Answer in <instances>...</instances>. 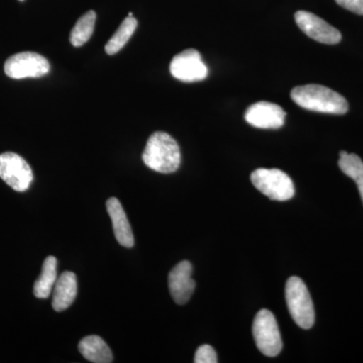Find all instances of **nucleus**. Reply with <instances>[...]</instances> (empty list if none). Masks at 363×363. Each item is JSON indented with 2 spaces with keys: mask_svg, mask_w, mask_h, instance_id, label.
Listing matches in <instances>:
<instances>
[{
  "mask_svg": "<svg viewBox=\"0 0 363 363\" xmlns=\"http://www.w3.org/2000/svg\"><path fill=\"white\" fill-rule=\"evenodd\" d=\"M58 260L55 257H48L43 264L42 274L33 286V295L39 298H47L51 295L57 279Z\"/></svg>",
  "mask_w": 363,
  "mask_h": 363,
  "instance_id": "2eb2a0df",
  "label": "nucleus"
},
{
  "mask_svg": "<svg viewBox=\"0 0 363 363\" xmlns=\"http://www.w3.org/2000/svg\"><path fill=\"white\" fill-rule=\"evenodd\" d=\"M95 23H96V13L94 11H89L83 14L72 30L71 44L74 47H81L87 43L94 32Z\"/></svg>",
  "mask_w": 363,
  "mask_h": 363,
  "instance_id": "a211bd4d",
  "label": "nucleus"
},
{
  "mask_svg": "<svg viewBox=\"0 0 363 363\" xmlns=\"http://www.w3.org/2000/svg\"><path fill=\"white\" fill-rule=\"evenodd\" d=\"M77 278L72 272H64L57 279L52 293V308L55 311L62 312L68 309L77 296Z\"/></svg>",
  "mask_w": 363,
  "mask_h": 363,
  "instance_id": "ddd939ff",
  "label": "nucleus"
},
{
  "mask_svg": "<svg viewBox=\"0 0 363 363\" xmlns=\"http://www.w3.org/2000/svg\"><path fill=\"white\" fill-rule=\"evenodd\" d=\"M252 334L257 347L266 357H277L283 350L278 322L269 310L262 309L257 313L253 320Z\"/></svg>",
  "mask_w": 363,
  "mask_h": 363,
  "instance_id": "39448f33",
  "label": "nucleus"
},
{
  "mask_svg": "<svg viewBox=\"0 0 363 363\" xmlns=\"http://www.w3.org/2000/svg\"><path fill=\"white\" fill-rule=\"evenodd\" d=\"M0 178L18 192H25L32 185V168L26 160L14 152L0 155Z\"/></svg>",
  "mask_w": 363,
  "mask_h": 363,
  "instance_id": "0eeeda50",
  "label": "nucleus"
},
{
  "mask_svg": "<svg viewBox=\"0 0 363 363\" xmlns=\"http://www.w3.org/2000/svg\"><path fill=\"white\" fill-rule=\"evenodd\" d=\"M195 363H216L218 362L217 359L216 351L212 346L204 344L200 346L195 353L194 357Z\"/></svg>",
  "mask_w": 363,
  "mask_h": 363,
  "instance_id": "6ab92c4d",
  "label": "nucleus"
},
{
  "mask_svg": "<svg viewBox=\"0 0 363 363\" xmlns=\"http://www.w3.org/2000/svg\"><path fill=\"white\" fill-rule=\"evenodd\" d=\"M293 101L307 111L329 114H345L348 102L330 88L318 84L298 86L291 91Z\"/></svg>",
  "mask_w": 363,
  "mask_h": 363,
  "instance_id": "f257e3e1",
  "label": "nucleus"
},
{
  "mask_svg": "<svg viewBox=\"0 0 363 363\" xmlns=\"http://www.w3.org/2000/svg\"><path fill=\"white\" fill-rule=\"evenodd\" d=\"M81 354L94 363H111L113 362V355L109 346L101 337L90 335L83 338L79 343Z\"/></svg>",
  "mask_w": 363,
  "mask_h": 363,
  "instance_id": "4468645a",
  "label": "nucleus"
},
{
  "mask_svg": "<svg viewBox=\"0 0 363 363\" xmlns=\"http://www.w3.org/2000/svg\"><path fill=\"white\" fill-rule=\"evenodd\" d=\"M136 28H138V21L133 16H128L105 45V51L107 54L116 55V52L121 51L126 43L130 40L131 35L135 32Z\"/></svg>",
  "mask_w": 363,
  "mask_h": 363,
  "instance_id": "f3484780",
  "label": "nucleus"
},
{
  "mask_svg": "<svg viewBox=\"0 0 363 363\" xmlns=\"http://www.w3.org/2000/svg\"><path fill=\"white\" fill-rule=\"evenodd\" d=\"M335 1L343 9L363 16V0H335Z\"/></svg>",
  "mask_w": 363,
  "mask_h": 363,
  "instance_id": "aec40b11",
  "label": "nucleus"
},
{
  "mask_svg": "<svg viewBox=\"0 0 363 363\" xmlns=\"http://www.w3.org/2000/svg\"><path fill=\"white\" fill-rule=\"evenodd\" d=\"M20 1H25V0H20Z\"/></svg>",
  "mask_w": 363,
  "mask_h": 363,
  "instance_id": "412c9836",
  "label": "nucleus"
},
{
  "mask_svg": "<svg viewBox=\"0 0 363 363\" xmlns=\"http://www.w3.org/2000/svg\"><path fill=\"white\" fill-rule=\"evenodd\" d=\"M250 180L259 192L274 201H288L295 195L292 179L281 169H255Z\"/></svg>",
  "mask_w": 363,
  "mask_h": 363,
  "instance_id": "20e7f679",
  "label": "nucleus"
},
{
  "mask_svg": "<svg viewBox=\"0 0 363 363\" xmlns=\"http://www.w3.org/2000/svg\"><path fill=\"white\" fill-rule=\"evenodd\" d=\"M172 76L182 82H199L206 79L208 68L201 55L195 49H188L177 55L169 65Z\"/></svg>",
  "mask_w": 363,
  "mask_h": 363,
  "instance_id": "6e6552de",
  "label": "nucleus"
},
{
  "mask_svg": "<svg viewBox=\"0 0 363 363\" xmlns=\"http://www.w3.org/2000/svg\"><path fill=\"white\" fill-rule=\"evenodd\" d=\"M295 21L301 30L308 37L322 44L336 45L342 39L337 28L309 11H297L295 13Z\"/></svg>",
  "mask_w": 363,
  "mask_h": 363,
  "instance_id": "1a4fd4ad",
  "label": "nucleus"
},
{
  "mask_svg": "<svg viewBox=\"0 0 363 363\" xmlns=\"http://www.w3.org/2000/svg\"><path fill=\"white\" fill-rule=\"evenodd\" d=\"M286 111L278 104L260 101L248 107L245 121L262 130H278L285 123Z\"/></svg>",
  "mask_w": 363,
  "mask_h": 363,
  "instance_id": "9d476101",
  "label": "nucleus"
},
{
  "mask_svg": "<svg viewBox=\"0 0 363 363\" xmlns=\"http://www.w3.org/2000/svg\"><path fill=\"white\" fill-rule=\"evenodd\" d=\"M4 72L9 78H40L50 72V63L42 55L23 52L6 60Z\"/></svg>",
  "mask_w": 363,
  "mask_h": 363,
  "instance_id": "423d86ee",
  "label": "nucleus"
},
{
  "mask_svg": "<svg viewBox=\"0 0 363 363\" xmlns=\"http://www.w3.org/2000/svg\"><path fill=\"white\" fill-rule=\"evenodd\" d=\"M106 209L111 216L114 235L119 245L124 247H133L135 245V236L121 203L116 198H109L106 202Z\"/></svg>",
  "mask_w": 363,
  "mask_h": 363,
  "instance_id": "f8f14e48",
  "label": "nucleus"
},
{
  "mask_svg": "<svg viewBox=\"0 0 363 363\" xmlns=\"http://www.w3.org/2000/svg\"><path fill=\"white\" fill-rule=\"evenodd\" d=\"M192 274L193 267L188 260L179 262L169 272V290L177 304L185 305L192 297L196 286Z\"/></svg>",
  "mask_w": 363,
  "mask_h": 363,
  "instance_id": "9b49d317",
  "label": "nucleus"
},
{
  "mask_svg": "<svg viewBox=\"0 0 363 363\" xmlns=\"http://www.w3.org/2000/svg\"><path fill=\"white\" fill-rule=\"evenodd\" d=\"M339 168L357 183L363 202V162L357 155L348 154L345 150L340 152L338 162Z\"/></svg>",
  "mask_w": 363,
  "mask_h": 363,
  "instance_id": "dca6fc26",
  "label": "nucleus"
},
{
  "mask_svg": "<svg viewBox=\"0 0 363 363\" xmlns=\"http://www.w3.org/2000/svg\"><path fill=\"white\" fill-rule=\"evenodd\" d=\"M286 301L296 324L303 329L312 328L315 323L314 305L307 286L298 277H291L286 281Z\"/></svg>",
  "mask_w": 363,
  "mask_h": 363,
  "instance_id": "7ed1b4c3",
  "label": "nucleus"
},
{
  "mask_svg": "<svg viewBox=\"0 0 363 363\" xmlns=\"http://www.w3.org/2000/svg\"><path fill=\"white\" fill-rule=\"evenodd\" d=\"M143 161L145 166L157 173H174L180 167V147L168 133L157 131L147 140L143 150Z\"/></svg>",
  "mask_w": 363,
  "mask_h": 363,
  "instance_id": "f03ea898",
  "label": "nucleus"
}]
</instances>
